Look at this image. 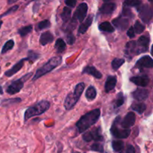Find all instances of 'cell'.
Segmentation results:
<instances>
[{
	"mask_svg": "<svg viewBox=\"0 0 153 153\" xmlns=\"http://www.w3.org/2000/svg\"><path fill=\"white\" fill-rule=\"evenodd\" d=\"M93 19H94V16H93L92 14H90L89 16H88V18L85 19V22H82V23L80 25V26H79V30H78L79 34H83L88 31L89 27L91 26V24H92Z\"/></svg>",
	"mask_w": 153,
	"mask_h": 153,
	"instance_id": "obj_17",
	"label": "cell"
},
{
	"mask_svg": "<svg viewBox=\"0 0 153 153\" xmlns=\"http://www.w3.org/2000/svg\"><path fill=\"white\" fill-rule=\"evenodd\" d=\"M3 94L2 89H1V87L0 86V94Z\"/></svg>",
	"mask_w": 153,
	"mask_h": 153,
	"instance_id": "obj_47",
	"label": "cell"
},
{
	"mask_svg": "<svg viewBox=\"0 0 153 153\" xmlns=\"http://www.w3.org/2000/svg\"><path fill=\"white\" fill-rule=\"evenodd\" d=\"M100 109L97 108L83 115L76 123V127L79 129V133L84 132L94 126L100 119Z\"/></svg>",
	"mask_w": 153,
	"mask_h": 153,
	"instance_id": "obj_1",
	"label": "cell"
},
{
	"mask_svg": "<svg viewBox=\"0 0 153 153\" xmlns=\"http://www.w3.org/2000/svg\"><path fill=\"white\" fill-rule=\"evenodd\" d=\"M141 4L140 0H125L124 1V5L128 6V7H135L139 6Z\"/></svg>",
	"mask_w": 153,
	"mask_h": 153,
	"instance_id": "obj_36",
	"label": "cell"
},
{
	"mask_svg": "<svg viewBox=\"0 0 153 153\" xmlns=\"http://www.w3.org/2000/svg\"><path fill=\"white\" fill-rule=\"evenodd\" d=\"M112 23L117 29L120 30V31H124V30H126L128 27L129 21H128V19L127 17L120 16V17L114 19L112 21Z\"/></svg>",
	"mask_w": 153,
	"mask_h": 153,
	"instance_id": "obj_12",
	"label": "cell"
},
{
	"mask_svg": "<svg viewBox=\"0 0 153 153\" xmlns=\"http://www.w3.org/2000/svg\"><path fill=\"white\" fill-rule=\"evenodd\" d=\"M85 97L90 101L95 100L96 97H97V90H96V88L94 86H90L86 91Z\"/></svg>",
	"mask_w": 153,
	"mask_h": 153,
	"instance_id": "obj_26",
	"label": "cell"
},
{
	"mask_svg": "<svg viewBox=\"0 0 153 153\" xmlns=\"http://www.w3.org/2000/svg\"><path fill=\"white\" fill-rule=\"evenodd\" d=\"M117 85V78L114 76H109L107 78L105 85V91L106 93H109L113 91Z\"/></svg>",
	"mask_w": 153,
	"mask_h": 153,
	"instance_id": "obj_22",
	"label": "cell"
},
{
	"mask_svg": "<svg viewBox=\"0 0 153 153\" xmlns=\"http://www.w3.org/2000/svg\"><path fill=\"white\" fill-rule=\"evenodd\" d=\"M134 30V32L137 33V34H141L142 32H143V31L145 30V26L143 24L140 23L139 21H137L134 24V26L133 27Z\"/></svg>",
	"mask_w": 153,
	"mask_h": 153,
	"instance_id": "obj_37",
	"label": "cell"
},
{
	"mask_svg": "<svg viewBox=\"0 0 153 153\" xmlns=\"http://www.w3.org/2000/svg\"><path fill=\"white\" fill-rule=\"evenodd\" d=\"M115 9H116V4L114 3L105 2L100 8V12L102 14L110 15L114 11Z\"/></svg>",
	"mask_w": 153,
	"mask_h": 153,
	"instance_id": "obj_19",
	"label": "cell"
},
{
	"mask_svg": "<svg viewBox=\"0 0 153 153\" xmlns=\"http://www.w3.org/2000/svg\"><path fill=\"white\" fill-rule=\"evenodd\" d=\"M55 49L57 53H62L66 49V43L63 39L59 38L56 40L55 44Z\"/></svg>",
	"mask_w": 153,
	"mask_h": 153,
	"instance_id": "obj_25",
	"label": "cell"
},
{
	"mask_svg": "<svg viewBox=\"0 0 153 153\" xmlns=\"http://www.w3.org/2000/svg\"><path fill=\"white\" fill-rule=\"evenodd\" d=\"M91 149H92L93 151L99 152H103V151H104V148H103L102 145L98 143H94V144L91 146Z\"/></svg>",
	"mask_w": 153,
	"mask_h": 153,
	"instance_id": "obj_39",
	"label": "cell"
},
{
	"mask_svg": "<svg viewBox=\"0 0 153 153\" xmlns=\"http://www.w3.org/2000/svg\"><path fill=\"white\" fill-rule=\"evenodd\" d=\"M66 40H67V42L69 43V44L73 45V43H75V41H76V37H75V36L70 32V33H68V34L67 35Z\"/></svg>",
	"mask_w": 153,
	"mask_h": 153,
	"instance_id": "obj_42",
	"label": "cell"
},
{
	"mask_svg": "<svg viewBox=\"0 0 153 153\" xmlns=\"http://www.w3.org/2000/svg\"><path fill=\"white\" fill-rule=\"evenodd\" d=\"M18 8H19V6H18V5L13 6V7H10V9H8V10H7V11L4 12V13H3V14H1V16H0V17H2V16H7V15L11 14V13H14V12L16 11V10H17Z\"/></svg>",
	"mask_w": 153,
	"mask_h": 153,
	"instance_id": "obj_41",
	"label": "cell"
},
{
	"mask_svg": "<svg viewBox=\"0 0 153 153\" xmlns=\"http://www.w3.org/2000/svg\"><path fill=\"white\" fill-rule=\"evenodd\" d=\"M136 121V117L135 114H134L133 112H128L126 117H124V119L123 120L122 122L120 123V121L119 124L120 125V126L123 128H130L131 126H134V124L135 123Z\"/></svg>",
	"mask_w": 153,
	"mask_h": 153,
	"instance_id": "obj_11",
	"label": "cell"
},
{
	"mask_svg": "<svg viewBox=\"0 0 153 153\" xmlns=\"http://www.w3.org/2000/svg\"><path fill=\"white\" fill-rule=\"evenodd\" d=\"M18 0H7V3H8L9 4H13V3H15Z\"/></svg>",
	"mask_w": 153,
	"mask_h": 153,
	"instance_id": "obj_46",
	"label": "cell"
},
{
	"mask_svg": "<svg viewBox=\"0 0 153 153\" xmlns=\"http://www.w3.org/2000/svg\"><path fill=\"white\" fill-rule=\"evenodd\" d=\"M24 79H25V76L22 79H19L12 82V83L7 86L6 92L10 95H13V94L19 93L24 87Z\"/></svg>",
	"mask_w": 153,
	"mask_h": 153,
	"instance_id": "obj_8",
	"label": "cell"
},
{
	"mask_svg": "<svg viewBox=\"0 0 153 153\" xmlns=\"http://www.w3.org/2000/svg\"><path fill=\"white\" fill-rule=\"evenodd\" d=\"M126 61L124 58H114L111 62L112 68L114 70H117Z\"/></svg>",
	"mask_w": 153,
	"mask_h": 153,
	"instance_id": "obj_30",
	"label": "cell"
},
{
	"mask_svg": "<svg viewBox=\"0 0 153 153\" xmlns=\"http://www.w3.org/2000/svg\"><path fill=\"white\" fill-rule=\"evenodd\" d=\"M85 84L84 82H80L75 87L74 91L70 93L67 96L65 101H64V107H65L66 110H71L74 108V106L76 105V103L80 99L81 96L85 90Z\"/></svg>",
	"mask_w": 153,
	"mask_h": 153,
	"instance_id": "obj_3",
	"label": "cell"
},
{
	"mask_svg": "<svg viewBox=\"0 0 153 153\" xmlns=\"http://www.w3.org/2000/svg\"><path fill=\"white\" fill-rule=\"evenodd\" d=\"M54 40V36L50 31H45L42 33L40 37V43L42 46H46L52 43Z\"/></svg>",
	"mask_w": 153,
	"mask_h": 153,
	"instance_id": "obj_20",
	"label": "cell"
},
{
	"mask_svg": "<svg viewBox=\"0 0 153 153\" xmlns=\"http://www.w3.org/2000/svg\"><path fill=\"white\" fill-rule=\"evenodd\" d=\"M65 3L70 7H74L76 4V0H65Z\"/></svg>",
	"mask_w": 153,
	"mask_h": 153,
	"instance_id": "obj_45",
	"label": "cell"
},
{
	"mask_svg": "<svg viewBox=\"0 0 153 153\" xmlns=\"http://www.w3.org/2000/svg\"><path fill=\"white\" fill-rule=\"evenodd\" d=\"M0 70H1V68H0Z\"/></svg>",
	"mask_w": 153,
	"mask_h": 153,
	"instance_id": "obj_51",
	"label": "cell"
},
{
	"mask_svg": "<svg viewBox=\"0 0 153 153\" xmlns=\"http://www.w3.org/2000/svg\"><path fill=\"white\" fill-rule=\"evenodd\" d=\"M61 63H62V58H61V56L52 57V58H50V59L48 61V62H46L44 65L42 66V67H40L39 69H37L35 74H34V76L32 77V81L34 82V81H36L37 79H40V77L44 76V75L49 73V72L52 71L54 69L56 68L58 66H59Z\"/></svg>",
	"mask_w": 153,
	"mask_h": 153,
	"instance_id": "obj_2",
	"label": "cell"
},
{
	"mask_svg": "<svg viewBox=\"0 0 153 153\" xmlns=\"http://www.w3.org/2000/svg\"><path fill=\"white\" fill-rule=\"evenodd\" d=\"M82 74H88L91 75L92 76L95 77L96 79H101L102 77V75L99 70H97V68L93 66H88L85 67L82 71Z\"/></svg>",
	"mask_w": 153,
	"mask_h": 153,
	"instance_id": "obj_18",
	"label": "cell"
},
{
	"mask_svg": "<svg viewBox=\"0 0 153 153\" xmlns=\"http://www.w3.org/2000/svg\"><path fill=\"white\" fill-rule=\"evenodd\" d=\"M136 67L139 69L143 68H152L153 67V60L149 55L142 57L136 63Z\"/></svg>",
	"mask_w": 153,
	"mask_h": 153,
	"instance_id": "obj_13",
	"label": "cell"
},
{
	"mask_svg": "<svg viewBox=\"0 0 153 153\" xmlns=\"http://www.w3.org/2000/svg\"><path fill=\"white\" fill-rule=\"evenodd\" d=\"M125 54L130 59H131V58L136 55V42L130 41L127 43L126 46Z\"/></svg>",
	"mask_w": 153,
	"mask_h": 153,
	"instance_id": "obj_21",
	"label": "cell"
},
{
	"mask_svg": "<svg viewBox=\"0 0 153 153\" xmlns=\"http://www.w3.org/2000/svg\"><path fill=\"white\" fill-rule=\"evenodd\" d=\"M132 97L138 102L145 101L149 97V91L144 88H137L132 93Z\"/></svg>",
	"mask_w": 153,
	"mask_h": 153,
	"instance_id": "obj_14",
	"label": "cell"
},
{
	"mask_svg": "<svg viewBox=\"0 0 153 153\" xmlns=\"http://www.w3.org/2000/svg\"><path fill=\"white\" fill-rule=\"evenodd\" d=\"M103 1H105V2H108V1H112V0H103Z\"/></svg>",
	"mask_w": 153,
	"mask_h": 153,
	"instance_id": "obj_48",
	"label": "cell"
},
{
	"mask_svg": "<svg viewBox=\"0 0 153 153\" xmlns=\"http://www.w3.org/2000/svg\"><path fill=\"white\" fill-rule=\"evenodd\" d=\"M131 108L133 111L137 112L139 114H143V112L146 111V105L145 103L141 102H139L133 103V104L131 105Z\"/></svg>",
	"mask_w": 153,
	"mask_h": 153,
	"instance_id": "obj_23",
	"label": "cell"
},
{
	"mask_svg": "<svg viewBox=\"0 0 153 153\" xmlns=\"http://www.w3.org/2000/svg\"><path fill=\"white\" fill-rule=\"evenodd\" d=\"M51 26V23L48 19H45V20L40 21V22L37 24L36 25V30L37 31H41V30L45 29V28H48Z\"/></svg>",
	"mask_w": 153,
	"mask_h": 153,
	"instance_id": "obj_31",
	"label": "cell"
},
{
	"mask_svg": "<svg viewBox=\"0 0 153 153\" xmlns=\"http://www.w3.org/2000/svg\"><path fill=\"white\" fill-rule=\"evenodd\" d=\"M152 0H149V1H150V2H152Z\"/></svg>",
	"mask_w": 153,
	"mask_h": 153,
	"instance_id": "obj_50",
	"label": "cell"
},
{
	"mask_svg": "<svg viewBox=\"0 0 153 153\" xmlns=\"http://www.w3.org/2000/svg\"><path fill=\"white\" fill-rule=\"evenodd\" d=\"M120 117H118L117 119L115 120L114 123L112 125L111 128V133L114 137H117V138H127L129 136L130 133H131V130L130 128H120L118 126V121L120 120Z\"/></svg>",
	"mask_w": 153,
	"mask_h": 153,
	"instance_id": "obj_5",
	"label": "cell"
},
{
	"mask_svg": "<svg viewBox=\"0 0 153 153\" xmlns=\"http://www.w3.org/2000/svg\"><path fill=\"white\" fill-rule=\"evenodd\" d=\"M130 81L134 84L141 88H145L148 85L149 82V79L147 76H133L130 78Z\"/></svg>",
	"mask_w": 153,
	"mask_h": 153,
	"instance_id": "obj_16",
	"label": "cell"
},
{
	"mask_svg": "<svg viewBox=\"0 0 153 153\" xmlns=\"http://www.w3.org/2000/svg\"><path fill=\"white\" fill-rule=\"evenodd\" d=\"M76 23H77V20L75 19L74 18H73V19H71V21L70 22V23H69L68 25L66 26V28H64V30H65L66 31H67L68 33H70V31L71 32V31L76 28Z\"/></svg>",
	"mask_w": 153,
	"mask_h": 153,
	"instance_id": "obj_38",
	"label": "cell"
},
{
	"mask_svg": "<svg viewBox=\"0 0 153 153\" xmlns=\"http://www.w3.org/2000/svg\"><path fill=\"white\" fill-rule=\"evenodd\" d=\"M149 44V38L146 36H141L139 37L136 43V55L146 52L148 50Z\"/></svg>",
	"mask_w": 153,
	"mask_h": 153,
	"instance_id": "obj_9",
	"label": "cell"
},
{
	"mask_svg": "<svg viewBox=\"0 0 153 153\" xmlns=\"http://www.w3.org/2000/svg\"><path fill=\"white\" fill-rule=\"evenodd\" d=\"M28 61V58H23V59H22V60H20L19 61H18V62L16 63V64H15L14 65L11 67V68L9 69L8 70H7V71L4 73V75H5L7 77H10V76H13V75L16 74V73H18V72L20 70V69L23 67L25 61Z\"/></svg>",
	"mask_w": 153,
	"mask_h": 153,
	"instance_id": "obj_15",
	"label": "cell"
},
{
	"mask_svg": "<svg viewBox=\"0 0 153 153\" xmlns=\"http://www.w3.org/2000/svg\"><path fill=\"white\" fill-rule=\"evenodd\" d=\"M61 19H62L63 22L64 23L67 22L69 19H70V16H71V9L68 7H65L63 9V11L61 14Z\"/></svg>",
	"mask_w": 153,
	"mask_h": 153,
	"instance_id": "obj_27",
	"label": "cell"
},
{
	"mask_svg": "<svg viewBox=\"0 0 153 153\" xmlns=\"http://www.w3.org/2000/svg\"><path fill=\"white\" fill-rule=\"evenodd\" d=\"M32 29H33V26L31 25H29L25 27H22V28H19V29L18 30V33H19V35H20L21 37H24L26 35H28L29 33H31V31H32Z\"/></svg>",
	"mask_w": 153,
	"mask_h": 153,
	"instance_id": "obj_29",
	"label": "cell"
},
{
	"mask_svg": "<svg viewBox=\"0 0 153 153\" xmlns=\"http://www.w3.org/2000/svg\"><path fill=\"white\" fill-rule=\"evenodd\" d=\"M124 102H125V97H124L123 94L121 92L119 93L114 103V108H119L120 107H121L123 105Z\"/></svg>",
	"mask_w": 153,
	"mask_h": 153,
	"instance_id": "obj_28",
	"label": "cell"
},
{
	"mask_svg": "<svg viewBox=\"0 0 153 153\" xmlns=\"http://www.w3.org/2000/svg\"><path fill=\"white\" fill-rule=\"evenodd\" d=\"M88 9V4L86 3H82L77 7L73 18H74L76 20H79V22H82L84 19H85V18L86 17Z\"/></svg>",
	"mask_w": 153,
	"mask_h": 153,
	"instance_id": "obj_10",
	"label": "cell"
},
{
	"mask_svg": "<svg viewBox=\"0 0 153 153\" xmlns=\"http://www.w3.org/2000/svg\"><path fill=\"white\" fill-rule=\"evenodd\" d=\"M14 46V41L13 40H9L6 42L5 43L3 46L2 49H1V54H4L6 53L7 52H8L9 50L13 49V47Z\"/></svg>",
	"mask_w": 153,
	"mask_h": 153,
	"instance_id": "obj_33",
	"label": "cell"
},
{
	"mask_svg": "<svg viewBox=\"0 0 153 153\" xmlns=\"http://www.w3.org/2000/svg\"><path fill=\"white\" fill-rule=\"evenodd\" d=\"M120 153H135V149L132 145H127L125 149H123Z\"/></svg>",
	"mask_w": 153,
	"mask_h": 153,
	"instance_id": "obj_40",
	"label": "cell"
},
{
	"mask_svg": "<svg viewBox=\"0 0 153 153\" xmlns=\"http://www.w3.org/2000/svg\"><path fill=\"white\" fill-rule=\"evenodd\" d=\"M2 21H0V28H1V25H2Z\"/></svg>",
	"mask_w": 153,
	"mask_h": 153,
	"instance_id": "obj_49",
	"label": "cell"
},
{
	"mask_svg": "<svg viewBox=\"0 0 153 153\" xmlns=\"http://www.w3.org/2000/svg\"><path fill=\"white\" fill-rule=\"evenodd\" d=\"M99 29L102 31L108 33H111L114 31V28L113 25L110 23L109 22H103L99 25Z\"/></svg>",
	"mask_w": 153,
	"mask_h": 153,
	"instance_id": "obj_24",
	"label": "cell"
},
{
	"mask_svg": "<svg viewBox=\"0 0 153 153\" xmlns=\"http://www.w3.org/2000/svg\"><path fill=\"white\" fill-rule=\"evenodd\" d=\"M39 58H40V55L39 54H37L36 52H33V51H28V57H27L28 61L33 63L37 61Z\"/></svg>",
	"mask_w": 153,
	"mask_h": 153,
	"instance_id": "obj_35",
	"label": "cell"
},
{
	"mask_svg": "<svg viewBox=\"0 0 153 153\" xmlns=\"http://www.w3.org/2000/svg\"><path fill=\"white\" fill-rule=\"evenodd\" d=\"M50 108V103L46 100H42L39 102L34 105L28 108L25 112L24 114V119L25 121H27L31 118L32 117L39 116L40 114H43L46 111H47Z\"/></svg>",
	"mask_w": 153,
	"mask_h": 153,
	"instance_id": "obj_4",
	"label": "cell"
},
{
	"mask_svg": "<svg viewBox=\"0 0 153 153\" xmlns=\"http://www.w3.org/2000/svg\"><path fill=\"white\" fill-rule=\"evenodd\" d=\"M112 147L115 152H120L124 148V143L122 140H114L112 142Z\"/></svg>",
	"mask_w": 153,
	"mask_h": 153,
	"instance_id": "obj_34",
	"label": "cell"
},
{
	"mask_svg": "<svg viewBox=\"0 0 153 153\" xmlns=\"http://www.w3.org/2000/svg\"><path fill=\"white\" fill-rule=\"evenodd\" d=\"M22 101L20 98H15V99H10V100H2V102H1V105L4 107H7V106L11 105L17 104V103L20 102Z\"/></svg>",
	"mask_w": 153,
	"mask_h": 153,
	"instance_id": "obj_32",
	"label": "cell"
},
{
	"mask_svg": "<svg viewBox=\"0 0 153 153\" xmlns=\"http://www.w3.org/2000/svg\"><path fill=\"white\" fill-rule=\"evenodd\" d=\"M127 35L129 38H134V36H135V32H134V30L133 27H130L129 28L127 31Z\"/></svg>",
	"mask_w": 153,
	"mask_h": 153,
	"instance_id": "obj_44",
	"label": "cell"
},
{
	"mask_svg": "<svg viewBox=\"0 0 153 153\" xmlns=\"http://www.w3.org/2000/svg\"><path fill=\"white\" fill-rule=\"evenodd\" d=\"M138 10L139 16L142 21H143L146 23H149L152 17V8L147 4H143L137 8Z\"/></svg>",
	"mask_w": 153,
	"mask_h": 153,
	"instance_id": "obj_6",
	"label": "cell"
},
{
	"mask_svg": "<svg viewBox=\"0 0 153 153\" xmlns=\"http://www.w3.org/2000/svg\"><path fill=\"white\" fill-rule=\"evenodd\" d=\"M83 140L86 142H90L91 140H95V141L103 140V137L101 134L100 128H94V130L85 133L83 134Z\"/></svg>",
	"mask_w": 153,
	"mask_h": 153,
	"instance_id": "obj_7",
	"label": "cell"
},
{
	"mask_svg": "<svg viewBox=\"0 0 153 153\" xmlns=\"http://www.w3.org/2000/svg\"><path fill=\"white\" fill-rule=\"evenodd\" d=\"M122 16H125V17H129V16H131V17H133V14L132 13H131V10H130L129 8H128V7H124L123 9V15Z\"/></svg>",
	"mask_w": 153,
	"mask_h": 153,
	"instance_id": "obj_43",
	"label": "cell"
}]
</instances>
